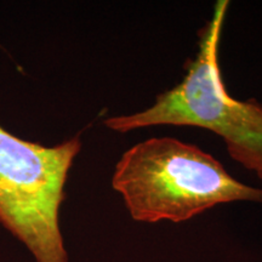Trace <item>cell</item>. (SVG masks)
<instances>
[{"label":"cell","mask_w":262,"mask_h":262,"mask_svg":"<svg viewBox=\"0 0 262 262\" xmlns=\"http://www.w3.org/2000/svg\"><path fill=\"white\" fill-rule=\"evenodd\" d=\"M112 186L131 217L142 222H182L224 203H262V189L239 182L211 155L172 137H153L127 149Z\"/></svg>","instance_id":"1"},{"label":"cell","mask_w":262,"mask_h":262,"mask_svg":"<svg viewBox=\"0 0 262 262\" xmlns=\"http://www.w3.org/2000/svg\"><path fill=\"white\" fill-rule=\"evenodd\" d=\"M229 3L219 0L204 28L198 54L181 83L157 96L149 108L113 117L104 125L127 133L155 125L195 126L222 137L229 156L262 179V103L239 101L228 94L219 63L221 32Z\"/></svg>","instance_id":"2"},{"label":"cell","mask_w":262,"mask_h":262,"mask_svg":"<svg viewBox=\"0 0 262 262\" xmlns=\"http://www.w3.org/2000/svg\"><path fill=\"white\" fill-rule=\"evenodd\" d=\"M80 148L79 137L44 147L0 126V222L37 262H68L58 216Z\"/></svg>","instance_id":"3"}]
</instances>
